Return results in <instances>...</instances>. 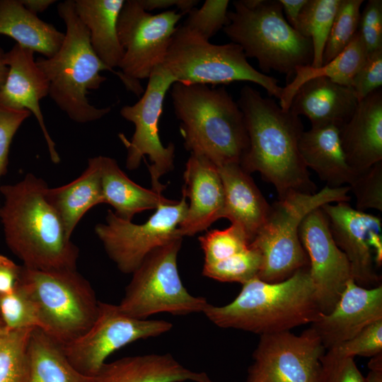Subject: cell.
Returning <instances> with one entry per match:
<instances>
[{
  "instance_id": "cell-1",
  "label": "cell",
  "mask_w": 382,
  "mask_h": 382,
  "mask_svg": "<svg viewBox=\"0 0 382 382\" xmlns=\"http://www.w3.org/2000/svg\"><path fill=\"white\" fill-rule=\"evenodd\" d=\"M237 103L243 113L249 139L241 167L249 174L260 173L274 185L278 198L289 192H316L299 151L304 131L300 117L248 85L241 88Z\"/></svg>"
},
{
  "instance_id": "cell-2",
  "label": "cell",
  "mask_w": 382,
  "mask_h": 382,
  "mask_svg": "<svg viewBox=\"0 0 382 382\" xmlns=\"http://www.w3.org/2000/svg\"><path fill=\"white\" fill-rule=\"evenodd\" d=\"M48 186L29 173L0 187L4 197L0 219L6 242L23 266L37 270H76L79 248L47 197Z\"/></svg>"
},
{
  "instance_id": "cell-3",
  "label": "cell",
  "mask_w": 382,
  "mask_h": 382,
  "mask_svg": "<svg viewBox=\"0 0 382 382\" xmlns=\"http://www.w3.org/2000/svg\"><path fill=\"white\" fill-rule=\"evenodd\" d=\"M320 313L308 266L279 282L255 277L242 284L231 303L222 306L209 303L203 311L219 328L260 335L311 323Z\"/></svg>"
},
{
  "instance_id": "cell-4",
  "label": "cell",
  "mask_w": 382,
  "mask_h": 382,
  "mask_svg": "<svg viewBox=\"0 0 382 382\" xmlns=\"http://www.w3.org/2000/svg\"><path fill=\"white\" fill-rule=\"evenodd\" d=\"M170 96L187 151L216 166L240 164L249 144L244 115L224 87L175 81Z\"/></svg>"
},
{
  "instance_id": "cell-5",
  "label": "cell",
  "mask_w": 382,
  "mask_h": 382,
  "mask_svg": "<svg viewBox=\"0 0 382 382\" xmlns=\"http://www.w3.org/2000/svg\"><path fill=\"white\" fill-rule=\"evenodd\" d=\"M60 18L66 25L61 47L51 57L38 58L36 63L49 83V96L73 121L86 123L97 120L111 110L91 105L87 95L106 81L104 70L115 71L106 66L93 50L88 29L76 14L74 1L66 0L57 6Z\"/></svg>"
},
{
  "instance_id": "cell-6",
  "label": "cell",
  "mask_w": 382,
  "mask_h": 382,
  "mask_svg": "<svg viewBox=\"0 0 382 382\" xmlns=\"http://www.w3.org/2000/svg\"><path fill=\"white\" fill-rule=\"evenodd\" d=\"M233 5L223 30L247 58L256 59L262 73L273 70L291 79L296 68L311 64V41L287 22L279 0H238Z\"/></svg>"
},
{
  "instance_id": "cell-7",
  "label": "cell",
  "mask_w": 382,
  "mask_h": 382,
  "mask_svg": "<svg viewBox=\"0 0 382 382\" xmlns=\"http://www.w3.org/2000/svg\"><path fill=\"white\" fill-rule=\"evenodd\" d=\"M349 191L347 185H325L313 194L289 192L270 204L265 222L250 243L262 257L257 278L267 282H279L308 266L299 237L302 221L311 211L324 204L348 202Z\"/></svg>"
},
{
  "instance_id": "cell-8",
  "label": "cell",
  "mask_w": 382,
  "mask_h": 382,
  "mask_svg": "<svg viewBox=\"0 0 382 382\" xmlns=\"http://www.w3.org/2000/svg\"><path fill=\"white\" fill-rule=\"evenodd\" d=\"M22 267L18 284L35 304L42 330L62 345L86 333L99 309L89 282L76 269L43 271Z\"/></svg>"
},
{
  "instance_id": "cell-9",
  "label": "cell",
  "mask_w": 382,
  "mask_h": 382,
  "mask_svg": "<svg viewBox=\"0 0 382 382\" xmlns=\"http://www.w3.org/2000/svg\"><path fill=\"white\" fill-rule=\"evenodd\" d=\"M161 65L179 82L221 85L248 81L278 100L282 93L278 80L251 66L239 45L212 44L182 25L177 26Z\"/></svg>"
},
{
  "instance_id": "cell-10",
  "label": "cell",
  "mask_w": 382,
  "mask_h": 382,
  "mask_svg": "<svg viewBox=\"0 0 382 382\" xmlns=\"http://www.w3.org/2000/svg\"><path fill=\"white\" fill-rule=\"evenodd\" d=\"M183 238H177L149 253L132 273L117 305L125 315L146 319L158 313L185 316L203 313L205 298L190 294L183 284L177 257Z\"/></svg>"
},
{
  "instance_id": "cell-11",
  "label": "cell",
  "mask_w": 382,
  "mask_h": 382,
  "mask_svg": "<svg viewBox=\"0 0 382 382\" xmlns=\"http://www.w3.org/2000/svg\"><path fill=\"white\" fill-rule=\"evenodd\" d=\"M183 14L168 10L152 14L138 0L125 1L117 21V35L123 57L117 76L137 96L144 90L140 80L149 79L161 64L177 23Z\"/></svg>"
},
{
  "instance_id": "cell-12",
  "label": "cell",
  "mask_w": 382,
  "mask_h": 382,
  "mask_svg": "<svg viewBox=\"0 0 382 382\" xmlns=\"http://www.w3.org/2000/svg\"><path fill=\"white\" fill-rule=\"evenodd\" d=\"M188 203L185 195L171 204L160 205L141 224L117 216L108 210L105 223L98 224L95 232L109 257L123 273L132 274L154 249L183 236L178 227Z\"/></svg>"
},
{
  "instance_id": "cell-13",
  "label": "cell",
  "mask_w": 382,
  "mask_h": 382,
  "mask_svg": "<svg viewBox=\"0 0 382 382\" xmlns=\"http://www.w3.org/2000/svg\"><path fill=\"white\" fill-rule=\"evenodd\" d=\"M148 79L140 99L120 110L122 117L132 122L135 127L131 141H127L123 135L121 139L127 150L126 167L129 170L137 169L147 155L151 163L148 167L152 190L162 193L165 186L159 179L174 168L175 145L172 143L166 146L163 145L158 134V122L166 93L177 81L161 64L154 69Z\"/></svg>"
},
{
  "instance_id": "cell-14",
  "label": "cell",
  "mask_w": 382,
  "mask_h": 382,
  "mask_svg": "<svg viewBox=\"0 0 382 382\" xmlns=\"http://www.w3.org/2000/svg\"><path fill=\"white\" fill-rule=\"evenodd\" d=\"M172 327L166 320L128 316L117 305L99 301L98 316L92 326L62 347L71 366L83 376H91L115 351L137 340L159 336Z\"/></svg>"
},
{
  "instance_id": "cell-15",
  "label": "cell",
  "mask_w": 382,
  "mask_h": 382,
  "mask_svg": "<svg viewBox=\"0 0 382 382\" xmlns=\"http://www.w3.org/2000/svg\"><path fill=\"white\" fill-rule=\"evenodd\" d=\"M325 352L311 328L261 335L245 382H318Z\"/></svg>"
},
{
  "instance_id": "cell-16",
  "label": "cell",
  "mask_w": 382,
  "mask_h": 382,
  "mask_svg": "<svg viewBox=\"0 0 382 382\" xmlns=\"http://www.w3.org/2000/svg\"><path fill=\"white\" fill-rule=\"evenodd\" d=\"M321 209L335 243L349 262L354 281L366 288L381 284L375 264L381 266L382 260L381 219L347 202L326 204Z\"/></svg>"
},
{
  "instance_id": "cell-17",
  "label": "cell",
  "mask_w": 382,
  "mask_h": 382,
  "mask_svg": "<svg viewBox=\"0 0 382 382\" xmlns=\"http://www.w3.org/2000/svg\"><path fill=\"white\" fill-rule=\"evenodd\" d=\"M299 237L308 260L319 308L323 313H328L337 302L347 282L352 278L349 262L335 243L321 207L303 219Z\"/></svg>"
},
{
  "instance_id": "cell-18",
  "label": "cell",
  "mask_w": 382,
  "mask_h": 382,
  "mask_svg": "<svg viewBox=\"0 0 382 382\" xmlns=\"http://www.w3.org/2000/svg\"><path fill=\"white\" fill-rule=\"evenodd\" d=\"M382 319V286L366 288L352 278L331 311L311 323L325 349L346 342L369 325Z\"/></svg>"
},
{
  "instance_id": "cell-19",
  "label": "cell",
  "mask_w": 382,
  "mask_h": 382,
  "mask_svg": "<svg viewBox=\"0 0 382 382\" xmlns=\"http://www.w3.org/2000/svg\"><path fill=\"white\" fill-rule=\"evenodd\" d=\"M34 52L18 44L5 52L4 61L8 66L6 81L0 88V105L26 110L37 120L47 143L51 160L60 161L55 144L46 128L40 100L49 95L48 81L36 63Z\"/></svg>"
},
{
  "instance_id": "cell-20",
  "label": "cell",
  "mask_w": 382,
  "mask_h": 382,
  "mask_svg": "<svg viewBox=\"0 0 382 382\" xmlns=\"http://www.w3.org/2000/svg\"><path fill=\"white\" fill-rule=\"evenodd\" d=\"M183 179L182 195L190 202L178 231L192 236L223 218L224 191L217 166L200 155L190 154Z\"/></svg>"
},
{
  "instance_id": "cell-21",
  "label": "cell",
  "mask_w": 382,
  "mask_h": 382,
  "mask_svg": "<svg viewBox=\"0 0 382 382\" xmlns=\"http://www.w3.org/2000/svg\"><path fill=\"white\" fill-rule=\"evenodd\" d=\"M346 161L356 174L382 161V90L359 101L351 117L340 127Z\"/></svg>"
},
{
  "instance_id": "cell-22",
  "label": "cell",
  "mask_w": 382,
  "mask_h": 382,
  "mask_svg": "<svg viewBox=\"0 0 382 382\" xmlns=\"http://www.w3.org/2000/svg\"><path fill=\"white\" fill-rule=\"evenodd\" d=\"M214 382L205 372L192 371L170 354L126 357L104 363L85 382Z\"/></svg>"
},
{
  "instance_id": "cell-23",
  "label": "cell",
  "mask_w": 382,
  "mask_h": 382,
  "mask_svg": "<svg viewBox=\"0 0 382 382\" xmlns=\"http://www.w3.org/2000/svg\"><path fill=\"white\" fill-rule=\"evenodd\" d=\"M358 103L351 87L318 77L299 87L289 110L299 117L306 116L311 126L332 124L340 127L351 117Z\"/></svg>"
},
{
  "instance_id": "cell-24",
  "label": "cell",
  "mask_w": 382,
  "mask_h": 382,
  "mask_svg": "<svg viewBox=\"0 0 382 382\" xmlns=\"http://www.w3.org/2000/svg\"><path fill=\"white\" fill-rule=\"evenodd\" d=\"M217 168L224 191L223 218L241 227L251 243L265 222L270 204L240 164L229 163Z\"/></svg>"
},
{
  "instance_id": "cell-25",
  "label": "cell",
  "mask_w": 382,
  "mask_h": 382,
  "mask_svg": "<svg viewBox=\"0 0 382 382\" xmlns=\"http://www.w3.org/2000/svg\"><path fill=\"white\" fill-rule=\"evenodd\" d=\"M301 157L330 187L349 186L357 175L349 166L342 146L339 127L332 125L311 126L299 141Z\"/></svg>"
},
{
  "instance_id": "cell-26",
  "label": "cell",
  "mask_w": 382,
  "mask_h": 382,
  "mask_svg": "<svg viewBox=\"0 0 382 382\" xmlns=\"http://www.w3.org/2000/svg\"><path fill=\"white\" fill-rule=\"evenodd\" d=\"M100 178L103 203L111 205L114 213L125 220L132 221L138 213L176 201L135 183L108 156H100Z\"/></svg>"
},
{
  "instance_id": "cell-27",
  "label": "cell",
  "mask_w": 382,
  "mask_h": 382,
  "mask_svg": "<svg viewBox=\"0 0 382 382\" xmlns=\"http://www.w3.org/2000/svg\"><path fill=\"white\" fill-rule=\"evenodd\" d=\"M0 34L46 58L54 55L64 33L28 11L21 0H0Z\"/></svg>"
},
{
  "instance_id": "cell-28",
  "label": "cell",
  "mask_w": 382,
  "mask_h": 382,
  "mask_svg": "<svg viewBox=\"0 0 382 382\" xmlns=\"http://www.w3.org/2000/svg\"><path fill=\"white\" fill-rule=\"evenodd\" d=\"M124 0H75L77 16L89 33L90 42L110 69L119 67L123 50L117 35V21Z\"/></svg>"
},
{
  "instance_id": "cell-29",
  "label": "cell",
  "mask_w": 382,
  "mask_h": 382,
  "mask_svg": "<svg viewBox=\"0 0 382 382\" xmlns=\"http://www.w3.org/2000/svg\"><path fill=\"white\" fill-rule=\"evenodd\" d=\"M47 197L61 217L67 236L71 234L83 215L103 203L100 156L90 158L83 173L72 182L55 188L48 187Z\"/></svg>"
},
{
  "instance_id": "cell-30",
  "label": "cell",
  "mask_w": 382,
  "mask_h": 382,
  "mask_svg": "<svg viewBox=\"0 0 382 382\" xmlns=\"http://www.w3.org/2000/svg\"><path fill=\"white\" fill-rule=\"evenodd\" d=\"M67 359L62 345L40 328L31 331L23 382H85Z\"/></svg>"
},
{
  "instance_id": "cell-31",
  "label": "cell",
  "mask_w": 382,
  "mask_h": 382,
  "mask_svg": "<svg viewBox=\"0 0 382 382\" xmlns=\"http://www.w3.org/2000/svg\"><path fill=\"white\" fill-rule=\"evenodd\" d=\"M367 51L357 30L349 45L331 61L319 67L303 66L296 68L291 81L283 87L279 105L289 110L291 100L305 82L318 77H325L340 85L351 87L353 78L367 56Z\"/></svg>"
},
{
  "instance_id": "cell-32",
  "label": "cell",
  "mask_w": 382,
  "mask_h": 382,
  "mask_svg": "<svg viewBox=\"0 0 382 382\" xmlns=\"http://www.w3.org/2000/svg\"><path fill=\"white\" fill-rule=\"evenodd\" d=\"M340 0H307L295 29L313 46L312 67L323 65L325 43Z\"/></svg>"
},
{
  "instance_id": "cell-33",
  "label": "cell",
  "mask_w": 382,
  "mask_h": 382,
  "mask_svg": "<svg viewBox=\"0 0 382 382\" xmlns=\"http://www.w3.org/2000/svg\"><path fill=\"white\" fill-rule=\"evenodd\" d=\"M261 265L260 253L250 245L248 248L223 260L204 263L202 274L222 282H238L243 284L257 277Z\"/></svg>"
},
{
  "instance_id": "cell-34",
  "label": "cell",
  "mask_w": 382,
  "mask_h": 382,
  "mask_svg": "<svg viewBox=\"0 0 382 382\" xmlns=\"http://www.w3.org/2000/svg\"><path fill=\"white\" fill-rule=\"evenodd\" d=\"M363 0H340L325 43L323 65L338 55L357 33Z\"/></svg>"
},
{
  "instance_id": "cell-35",
  "label": "cell",
  "mask_w": 382,
  "mask_h": 382,
  "mask_svg": "<svg viewBox=\"0 0 382 382\" xmlns=\"http://www.w3.org/2000/svg\"><path fill=\"white\" fill-rule=\"evenodd\" d=\"M34 328L6 330L0 335V382H23L26 348Z\"/></svg>"
},
{
  "instance_id": "cell-36",
  "label": "cell",
  "mask_w": 382,
  "mask_h": 382,
  "mask_svg": "<svg viewBox=\"0 0 382 382\" xmlns=\"http://www.w3.org/2000/svg\"><path fill=\"white\" fill-rule=\"evenodd\" d=\"M0 318L7 331L25 328L42 330L35 304L18 283L12 292L0 295Z\"/></svg>"
},
{
  "instance_id": "cell-37",
  "label": "cell",
  "mask_w": 382,
  "mask_h": 382,
  "mask_svg": "<svg viewBox=\"0 0 382 382\" xmlns=\"http://www.w3.org/2000/svg\"><path fill=\"white\" fill-rule=\"evenodd\" d=\"M198 240L204 254V263L223 260L250 245V241L244 231L232 224L222 230L207 231Z\"/></svg>"
},
{
  "instance_id": "cell-38",
  "label": "cell",
  "mask_w": 382,
  "mask_h": 382,
  "mask_svg": "<svg viewBox=\"0 0 382 382\" xmlns=\"http://www.w3.org/2000/svg\"><path fill=\"white\" fill-rule=\"evenodd\" d=\"M228 0H206L201 8H193L182 24L209 41L228 23Z\"/></svg>"
},
{
  "instance_id": "cell-39",
  "label": "cell",
  "mask_w": 382,
  "mask_h": 382,
  "mask_svg": "<svg viewBox=\"0 0 382 382\" xmlns=\"http://www.w3.org/2000/svg\"><path fill=\"white\" fill-rule=\"evenodd\" d=\"M356 198V209L382 211V161L357 174L349 185Z\"/></svg>"
},
{
  "instance_id": "cell-40",
  "label": "cell",
  "mask_w": 382,
  "mask_h": 382,
  "mask_svg": "<svg viewBox=\"0 0 382 382\" xmlns=\"http://www.w3.org/2000/svg\"><path fill=\"white\" fill-rule=\"evenodd\" d=\"M329 349L339 355L351 357H373L382 353V319L365 327L350 340Z\"/></svg>"
},
{
  "instance_id": "cell-41",
  "label": "cell",
  "mask_w": 382,
  "mask_h": 382,
  "mask_svg": "<svg viewBox=\"0 0 382 382\" xmlns=\"http://www.w3.org/2000/svg\"><path fill=\"white\" fill-rule=\"evenodd\" d=\"M320 363L318 382H366L354 357L341 356L328 349L320 358Z\"/></svg>"
},
{
  "instance_id": "cell-42",
  "label": "cell",
  "mask_w": 382,
  "mask_h": 382,
  "mask_svg": "<svg viewBox=\"0 0 382 382\" xmlns=\"http://www.w3.org/2000/svg\"><path fill=\"white\" fill-rule=\"evenodd\" d=\"M382 86V49L368 53L354 75L351 88L359 101Z\"/></svg>"
},
{
  "instance_id": "cell-43",
  "label": "cell",
  "mask_w": 382,
  "mask_h": 382,
  "mask_svg": "<svg viewBox=\"0 0 382 382\" xmlns=\"http://www.w3.org/2000/svg\"><path fill=\"white\" fill-rule=\"evenodd\" d=\"M358 31L367 53L382 49V1L369 0L361 13Z\"/></svg>"
},
{
  "instance_id": "cell-44",
  "label": "cell",
  "mask_w": 382,
  "mask_h": 382,
  "mask_svg": "<svg viewBox=\"0 0 382 382\" xmlns=\"http://www.w3.org/2000/svg\"><path fill=\"white\" fill-rule=\"evenodd\" d=\"M30 114L26 110L13 109L0 105V177L6 172L12 139Z\"/></svg>"
},
{
  "instance_id": "cell-45",
  "label": "cell",
  "mask_w": 382,
  "mask_h": 382,
  "mask_svg": "<svg viewBox=\"0 0 382 382\" xmlns=\"http://www.w3.org/2000/svg\"><path fill=\"white\" fill-rule=\"evenodd\" d=\"M22 265H18L8 257L0 255V295L12 292L18 284Z\"/></svg>"
},
{
  "instance_id": "cell-46",
  "label": "cell",
  "mask_w": 382,
  "mask_h": 382,
  "mask_svg": "<svg viewBox=\"0 0 382 382\" xmlns=\"http://www.w3.org/2000/svg\"><path fill=\"white\" fill-rule=\"evenodd\" d=\"M141 6L146 11L166 9L175 6L182 14L188 13L199 2L198 0H138Z\"/></svg>"
},
{
  "instance_id": "cell-47",
  "label": "cell",
  "mask_w": 382,
  "mask_h": 382,
  "mask_svg": "<svg viewBox=\"0 0 382 382\" xmlns=\"http://www.w3.org/2000/svg\"><path fill=\"white\" fill-rule=\"evenodd\" d=\"M287 22L295 29L299 15L307 0H279Z\"/></svg>"
},
{
  "instance_id": "cell-48",
  "label": "cell",
  "mask_w": 382,
  "mask_h": 382,
  "mask_svg": "<svg viewBox=\"0 0 382 382\" xmlns=\"http://www.w3.org/2000/svg\"><path fill=\"white\" fill-rule=\"evenodd\" d=\"M368 366L370 371L366 382H382V353L371 357Z\"/></svg>"
},
{
  "instance_id": "cell-49",
  "label": "cell",
  "mask_w": 382,
  "mask_h": 382,
  "mask_svg": "<svg viewBox=\"0 0 382 382\" xmlns=\"http://www.w3.org/2000/svg\"><path fill=\"white\" fill-rule=\"evenodd\" d=\"M23 6L34 14L46 10L56 1L54 0H21Z\"/></svg>"
},
{
  "instance_id": "cell-50",
  "label": "cell",
  "mask_w": 382,
  "mask_h": 382,
  "mask_svg": "<svg viewBox=\"0 0 382 382\" xmlns=\"http://www.w3.org/2000/svg\"><path fill=\"white\" fill-rule=\"evenodd\" d=\"M4 57L5 52L3 49L0 47V88L6 81L8 70L4 61Z\"/></svg>"
},
{
  "instance_id": "cell-51",
  "label": "cell",
  "mask_w": 382,
  "mask_h": 382,
  "mask_svg": "<svg viewBox=\"0 0 382 382\" xmlns=\"http://www.w3.org/2000/svg\"><path fill=\"white\" fill-rule=\"evenodd\" d=\"M6 331V329L4 326V324L0 318V335H1L2 333H4V332Z\"/></svg>"
}]
</instances>
